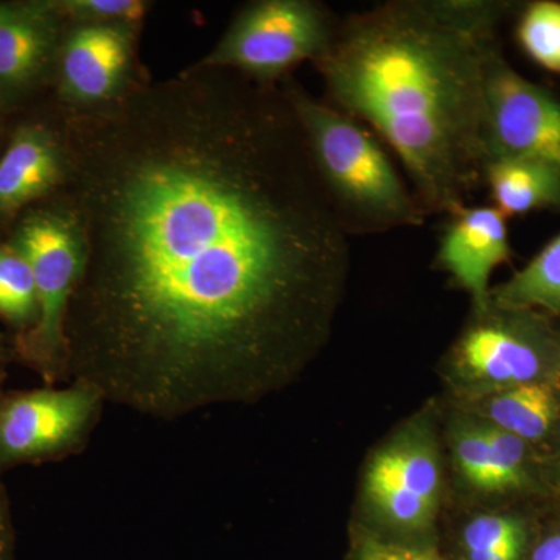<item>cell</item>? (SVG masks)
Listing matches in <instances>:
<instances>
[{
	"label": "cell",
	"mask_w": 560,
	"mask_h": 560,
	"mask_svg": "<svg viewBox=\"0 0 560 560\" xmlns=\"http://www.w3.org/2000/svg\"><path fill=\"white\" fill-rule=\"evenodd\" d=\"M68 140L60 110L18 124L0 154V226L57 197L69 179Z\"/></svg>",
	"instance_id": "obj_12"
},
{
	"label": "cell",
	"mask_w": 560,
	"mask_h": 560,
	"mask_svg": "<svg viewBox=\"0 0 560 560\" xmlns=\"http://www.w3.org/2000/svg\"><path fill=\"white\" fill-rule=\"evenodd\" d=\"M517 39L537 66L560 73V2L537 0L523 7L517 22Z\"/></svg>",
	"instance_id": "obj_20"
},
{
	"label": "cell",
	"mask_w": 560,
	"mask_h": 560,
	"mask_svg": "<svg viewBox=\"0 0 560 560\" xmlns=\"http://www.w3.org/2000/svg\"><path fill=\"white\" fill-rule=\"evenodd\" d=\"M452 445L456 469L471 489L486 493L506 492L499 458L481 420L467 418L456 423Z\"/></svg>",
	"instance_id": "obj_19"
},
{
	"label": "cell",
	"mask_w": 560,
	"mask_h": 560,
	"mask_svg": "<svg viewBox=\"0 0 560 560\" xmlns=\"http://www.w3.org/2000/svg\"><path fill=\"white\" fill-rule=\"evenodd\" d=\"M105 396L97 386L3 390L0 394V475L24 464L49 463L84 447L101 419Z\"/></svg>",
	"instance_id": "obj_8"
},
{
	"label": "cell",
	"mask_w": 560,
	"mask_h": 560,
	"mask_svg": "<svg viewBox=\"0 0 560 560\" xmlns=\"http://www.w3.org/2000/svg\"><path fill=\"white\" fill-rule=\"evenodd\" d=\"M10 242L31 265L38 296L35 327L11 337L13 357L46 385L57 386L69 381L66 319L83 268L79 230L68 208L54 197L22 213Z\"/></svg>",
	"instance_id": "obj_4"
},
{
	"label": "cell",
	"mask_w": 560,
	"mask_h": 560,
	"mask_svg": "<svg viewBox=\"0 0 560 560\" xmlns=\"http://www.w3.org/2000/svg\"><path fill=\"white\" fill-rule=\"evenodd\" d=\"M526 560H560V529L534 539Z\"/></svg>",
	"instance_id": "obj_24"
},
{
	"label": "cell",
	"mask_w": 560,
	"mask_h": 560,
	"mask_svg": "<svg viewBox=\"0 0 560 560\" xmlns=\"http://www.w3.org/2000/svg\"><path fill=\"white\" fill-rule=\"evenodd\" d=\"M279 86L300 120L320 183L349 235L425 223V210L366 125L312 97L291 77Z\"/></svg>",
	"instance_id": "obj_3"
},
{
	"label": "cell",
	"mask_w": 560,
	"mask_h": 560,
	"mask_svg": "<svg viewBox=\"0 0 560 560\" xmlns=\"http://www.w3.org/2000/svg\"><path fill=\"white\" fill-rule=\"evenodd\" d=\"M348 560H453L441 550L408 547L374 536L364 528L353 529Z\"/></svg>",
	"instance_id": "obj_22"
},
{
	"label": "cell",
	"mask_w": 560,
	"mask_h": 560,
	"mask_svg": "<svg viewBox=\"0 0 560 560\" xmlns=\"http://www.w3.org/2000/svg\"><path fill=\"white\" fill-rule=\"evenodd\" d=\"M441 459L425 423H411L375 452L364 475L374 536L408 547L440 550L436 541Z\"/></svg>",
	"instance_id": "obj_7"
},
{
	"label": "cell",
	"mask_w": 560,
	"mask_h": 560,
	"mask_svg": "<svg viewBox=\"0 0 560 560\" xmlns=\"http://www.w3.org/2000/svg\"><path fill=\"white\" fill-rule=\"evenodd\" d=\"M11 360H14L11 337H7L3 331H0V394L3 393L2 386L3 382H5L7 370H9Z\"/></svg>",
	"instance_id": "obj_25"
},
{
	"label": "cell",
	"mask_w": 560,
	"mask_h": 560,
	"mask_svg": "<svg viewBox=\"0 0 560 560\" xmlns=\"http://www.w3.org/2000/svg\"><path fill=\"white\" fill-rule=\"evenodd\" d=\"M338 21L313 0H257L243 7L201 68L234 70L264 84H279L304 61L327 50Z\"/></svg>",
	"instance_id": "obj_5"
},
{
	"label": "cell",
	"mask_w": 560,
	"mask_h": 560,
	"mask_svg": "<svg viewBox=\"0 0 560 560\" xmlns=\"http://www.w3.org/2000/svg\"><path fill=\"white\" fill-rule=\"evenodd\" d=\"M470 401L485 422L523 442L547 436L558 418V399L545 382L526 383Z\"/></svg>",
	"instance_id": "obj_15"
},
{
	"label": "cell",
	"mask_w": 560,
	"mask_h": 560,
	"mask_svg": "<svg viewBox=\"0 0 560 560\" xmlns=\"http://www.w3.org/2000/svg\"><path fill=\"white\" fill-rule=\"evenodd\" d=\"M490 304L560 315V234L548 242L523 270L490 289Z\"/></svg>",
	"instance_id": "obj_16"
},
{
	"label": "cell",
	"mask_w": 560,
	"mask_h": 560,
	"mask_svg": "<svg viewBox=\"0 0 560 560\" xmlns=\"http://www.w3.org/2000/svg\"><path fill=\"white\" fill-rule=\"evenodd\" d=\"M7 117H9V113L0 106V138H2L3 130H5Z\"/></svg>",
	"instance_id": "obj_26"
},
{
	"label": "cell",
	"mask_w": 560,
	"mask_h": 560,
	"mask_svg": "<svg viewBox=\"0 0 560 560\" xmlns=\"http://www.w3.org/2000/svg\"><path fill=\"white\" fill-rule=\"evenodd\" d=\"M66 22H127L142 25L151 3L145 0H55Z\"/></svg>",
	"instance_id": "obj_21"
},
{
	"label": "cell",
	"mask_w": 560,
	"mask_h": 560,
	"mask_svg": "<svg viewBox=\"0 0 560 560\" xmlns=\"http://www.w3.org/2000/svg\"><path fill=\"white\" fill-rule=\"evenodd\" d=\"M556 370H558L559 377H560V352H559L558 368H556Z\"/></svg>",
	"instance_id": "obj_27"
},
{
	"label": "cell",
	"mask_w": 560,
	"mask_h": 560,
	"mask_svg": "<svg viewBox=\"0 0 560 560\" xmlns=\"http://www.w3.org/2000/svg\"><path fill=\"white\" fill-rule=\"evenodd\" d=\"M533 537L528 526L510 514L475 515L460 526L453 560H526Z\"/></svg>",
	"instance_id": "obj_17"
},
{
	"label": "cell",
	"mask_w": 560,
	"mask_h": 560,
	"mask_svg": "<svg viewBox=\"0 0 560 560\" xmlns=\"http://www.w3.org/2000/svg\"><path fill=\"white\" fill-rule=\"evenodd\" d=\"M142 25L66 22L51 91L61 113H88L127 97L140 84L138 40Z\"/></svg>",
	"instance_id": "obj_9"
},
{
	"label": "cell",
	"mask_w": 560,
	"mask_h": 560,
	"mask_svg": "<svg viewBox=\"0 0 560 560\" xmlns=\"http://www.w3.org/2000/svg\"><path fill=\"white\" fill-rule=\"evenodd\" d=\"M65 24L55 0L0 2V106L7 113L51 86Z\"/></svg>",
	"instance_id": "obj_11"
},
{
	"label": "cell",
	"mask_w": 560,
	"mask_h": 560,
	"mask_svg": "<svg viewBox=\"0 0 560 560\" xmlns=\"http://www.w3.org/2000/svg\"><path fill=\"white\" fill-rule=\"evenodd\" d=\"M482 147L486 162L517 158L560 172V95L521 75L501 47L486 73Z\"/></svg>",
	"instance_id": "obj_10"
},
{
	"label": "cell",
	"mask_w": 560,
	"mask_h": 560,
	"mask_svg": "<svg viewBox=\"0 0 560 560\" xmlns=\"http://www.w3.org/2000/svg\"><path fill=\"white\" fill-rule=\"evenodd\" d=\"M512 256L508 217L495 206H464L448 215L436 264L470 294L474 311L488 307L490 278Z\"/></svg>",
	"instance_id": "obj_13"
},
{
	"label": "cell",
	"mask_w": 560,
	"mask_h": 560,
	"mask_svg": "<svg viewBox=\"0 0 560 560\" xmlns=\"http://www.w3.org/2000/svg\"><path fill=\"white\" fill-rule=\"evenodd\" d=\"M0 320L20 337L38 320V296L31 265L10 241L0 242Z\"/></svg>",
	"instance_id": "obj_18"
},
{
	"label": "cell",
	"mask_w": 560,
	"mask_h": 560,
	"mask_svg": "<svg viewBox=\"0 0 560 560\" xmlns=\"http://www.w3.org/2000/svg\"><path fill=\"white\" fill-rule=\"evenodd\" d=\"M482 180L506 217L534 210L560 212V172L544 162L500 158L486 162Z\"/></svg>",
	"instance_id": "obj_14"
},
{
	"label": "cell",
	"mask_w": 560,
	"mask_h": 560,
	"mask_svg": "<svg viewBox=\"0 0 560 560\" xmlns=\"http://www.w3.org/2000/svg\"><path fill=\"white\" fill-rule=\"evenodd\" d=\"M60 114L57 198L83 245L69 381L162 419L293 381L329 338L350 250L279 84L194 65Z\"/></svg>",
	"instance_id": "obj_1"
},
{
	"label": "cell",
	"mask_w": 560,
	"mask_h": 560,
	"mask_svg": "<svg viewBox=\"0 0 560 560\" xmlns=\"http://www.w3.org/2000/svg\"><path fill=\"white\" fill-rule=\"evenodd\" d=\"M515 10L501 0H393L338 21L313 61L330 105L399 158L427 215H452L485 184L486 73Z\"/></svg>",
	"instance_id": "obj_2"
},
{
	"label": "cell",
	"mask_w": 560,
	"mask_h": 560,
	"mask_svg": "<svg viewBox=\"0 0 560 560\" xmlns=\"http://www.w3.org/2000/svg\"><path fill=\"white\" fill-rule=\"evenodd\" d=\"M16 556V533H14L13 515L9 493L0 481V560H14Z\"/></svg>",
	"instance_id": "obj_23"
},
{
	"label": "cell",
	"mask_w": 560,
	"mask_h": 560,
	"mask_svg": "<svg viewBox=\"0 0 560 560\" xmlns=\"http://www.w3.org/2000/svg\"><path fill=\"white\" fill-rule=\"evenodd\" d=\"M560 340L539 312L490 304L474 311L453 342L445 371L470 400L499 390L544 381L551 361L558 363Z\"/></svg>",
	"instance_id": "obj_6"
}]
</instances>
